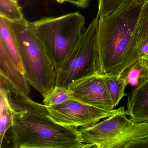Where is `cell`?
Segmentation results:
<instances>
[{
	"label": "cell",
	"instance_id": "6da1fadb",
	"mask_svg": "<svg viewBox=\"0 0 148 148\" xmlns=\"http://www.w3.org/2000/svg\"><path fill=\"white\" fill-rule=\"evenodd\" d=\"M146 0H125L116 11L99 18L97 44L101 75L119 76L140 58L138 21Z\"/></svg>",
	"mask_w": 148,
	"mask_h": 148
},
{
	"label": "cell",
	"instance_id": "7a4b0ae2",
	"mask_svg": "<svg viewBox=\"0 0 148 148\" xmlns=\"http://www.w3.org/2000/svg\"><path fill=\"white\" fill-rule=\"evenodd\" d=\"M14 148H85L79 130L53 120L49 114L16 113L11 126Z\"/></svg>",
	"mask_w": 148,
	"mask_h": 148
},
{
	"label": "cell",
	"instance_id": "3957f363",
	"mask_svg": "<svg viewBox=\"0 0 148 148\" xmlns=\"http://www.w3.org/2000/svg\"><path fill=\"white\" fill-rule=\"evenodd\" d=\"M10 22L19 50L26 78L45 98L56 86L55 66L29 21L25 19L20 22Z\"/></svg>",
	"mask_w": 148,
	"mask_h": 148
},
{
	"label": "cell",
	"instance_id": "277c9868",
	"mask_svg": "<svg viewBox=\"0 0 148 148\" xmlns=\"http://www.w3.org/2000/svg\"><path fill=\"white\" fill-rule=\"evenodd\" d=\"M85 24V17L78 12L30 22L56 71L61 67L75 48Z\"/></svg>",
	"mask_w": 148,
	"mask_h": 148
},
{
	"label": "cell",
	"instance_id": "5b68a950",
	"mask_svg": "<svg viewBox=\"0 0 148 148\" xmlns=\"http://www.w3.org/2000/svg\"><path fill=\"white\" fill-rule=\"evenodd\" d=\"M99 20L97 16L93 19L73 51L56 71V86H68L77 79L101 75L97 44Z\"/></svg>",
	"mask_w": 148,
	"mask_h": 148
},
{
	"label": "cell",
	"instance_id": "8992f818",
	"mask_svg": "<svg viewBox=\"0 0 148 148\" xmlns=\"http://www.w3.org/2000/svg\"><path fill=\"white\" fill-rule=\"evenodd\" d=\"M46 107L49 116L56 123L77 127L93 125L103 119L125 110L124 106L109 110H103L74 99L60 104Z\"/></svg>",
	"mask_w": 148,
	"mask_h": 148
},
{
	"label": "cell",
	"instance_id": "52a82bcc",
	"mask_svg": "<svg viewBox=\"0 0 148 148\" xmlns=\"http://www.w3.org/2000/svg\"><path fill=\"white\" fill-rule=\"evenodd\" d=\"M125 110L119 112L93 125L81 127L79 130L85 145V148H96L122 133L133 123L128 119Z\"/></svg>",
	"mask_w": 148,
	"mask_h": 148
},
{
	"label": "cell",
	"instance_id": "ba28073f",
	"mask_svg": "<svg viewBox=\"0 0 148 148\" xmlns=\"http://www.w3.org/2000/svg\"><path fill=\"white\" fill-rule=\"evenodd\" d=\"M74 99L103 110L114 109L101 75H94L73 81L68 86Z\"/></svg>",
	"mask_w": 148,
	"mask_h": 148
},
{
	"label": "cell",
	"instance_id": "9c48e42d",
	"mask_svg": "<svg viewBox=\"0 0 148 148\" xmlns=\"http://www.w3.org/2000/svg\"><path fill=\"white\" fill-rule=\"evenodd\" d=\"M1 77V88L7 99L9 106L15 114L25 112L49 114L44 104L32 100L28 95L15 87L2 75Z\"/></svg>",
	"mask_w": 148,
	"mask_h": 148
},
{
	"label": "cell",
	"instance_id": "30bf717a",
	"mask_svg": "<svg viewBox=\"0 0 148 148\" xmlns=\"http://www.w3.org/2000/svg\"><path fill=\"white\" fill-rule=\"evenodd\" d=\"M125 112L134 123L148 121V79L128 95Z\"/></svg>",
	"mask_w": 148,
	"mask_h": 148
},
{
	"label": "cell",
	"instance_id": "8fae6325",
	"mask_svg": "<svg viewBox=\"0 0 148 148\" xmlns=\"http://www.w3.org/2000/svg\"><path fill=\"white\" fill-rule=\"evenodd\" d=\"M0 75L22 92L29 96L30 84L17 67L3 42L0 40Z\"/></svg>",
	"mask_w": 148,
	"mask_h": 148
},
{
	"label": "cell",
	"instance_id": "7c38bea8",
	"mask_svg": "<svg viewBox=\"0 0 148 148\" xmlns=\"http://www.w3.org/2000/svg\"><path fill=\"white\" fill-rule=\"evenodd\" d=\"M148 137V121L134 123L115 138L97 145L96 148H127L128 145Z\"/></svg>",
	"mask_w": 148,
	"mask_h": 148
},
{
	"label": "cell",
	"instance_id": "4fadbf2b",
	"mask_svg": "<svg viewBox=\"0 0 148 148\" xmlns=\"http://www.w3.org/2000/svg\"><path fill=\"white\" fill-rule=\"evenodd\" d=\"M0 40L5 47L9 55L20 71L25 74V71L19 50L10 26V21L0 17Z\"/></svg>",
	"mask_w": 148,
	"mask_h": 148
},
{
	"label": "cell",
	"instance_id": "5bb4252c",
	"mask_svg": "<svg viewBox=\"0 0 148 148\" xmlns=\"http://www.w3.org/2000/svg\"><path fill=\"white\" fill-rule=\"evenodd\" d=\"M120 75L126 79L130 86L137 87L148 79V61L140 58Z\"/></svg>",
	"mask_w": 148,
	"mask_h": 148
},
{
	"label": "cell",
	"instance_id": "9a60e30c",
	"mask_svg": "<svg viewBox=\"0 0 148 148\" xmlns=\"http://www.w3.org/2000/svg\"><path fill=\"white\" fill-rule=\"evenodd\" d=\"M137 50L140 58L148 61V0L143 6L138 21Z\"/></svg>",
	"mask_w": 148,
	"mask_h": 148
},
{
	"label": "cell",
	"instance_id": "2e32d148",
	"mask_svg": "<svg viewBox=\"0 0 148 148\" xmlns=\"http://www.w3.org/2000/svg\"><path fill=\"white\" fill-rule=\"evenodd\" d=\"M102 76L110 97L115 107L118 105L123 97L128 95L125 92V87L128 85L127 80L121 75Z\"/></svg>",
	"mask_w": 148,
	"mask_h": 148
},
{
	"label": "cell",
	"instance_id": "e0dca14e",
	"mask_svg": "<svg viewBox=\"0 0 148 148\" xmlns=\"http://www.w3.org/2000/svg\"><path fill=\"white\" fill-rule=\"evenodd\" d=\"M1 95V113H0V147L2 143L7 131L12 125L15 113L9 106L5 95L2 90H0Z\"/></svg>",
	"mask_w": 148,
	"mask_h": 148
},
{
	"label": "cell",
	"instance_id": "ac0fdd59",
	"mask_svg": "<svg viewBox=\"0 0 148 148\" xmlns=\"http://www.w3.org/2000/svg\"><path fill=\"white\" fill-rule=\"evenodd\" d=\"M0 17L12 22H20L25 19L18 0H0Z\"/></svg>",
	"mask_w": 148,
	"mask_h": 148
},
{
	"label": "cell",
	"instance_id": "d6986e66",
	"mask_svg": "<svg viewBox=\"0 0 148 148\" xmlns=\"http://www.w3.org/2000/svg\"><path fill=\"white\" fill-rule=\"evenodd\" d=\"M73 99L68 86H56L53 90L44 99L43 104L46 106H52Z\"/></svg>",
	"mask_w": 148,
	"mask_h": 148
},
{
	"label": "cell",
	"instance_id": "ffe728a7",
	"mask_svg": "<svg viewBox=\"0 0 148 148\" xmlns=\"http://www.w3.org/2000/svg\"><path fill=\"white\" fill-rule=\"evenodd\" d=\"M125 0H98V11L97 16L103 18L116 11Z\"/></svg>",
	"mask_w": 148,
	"mask_h": 148
},
{
	"label": "cell",
	"instance_id": "44dd1931",
	"mask_svg": "<svg viewBox=\"0 0 148 148\" xmlns=\"http://www.w3.org/2000/svg\"><path fill=\"white\" fill-rule=\"evenodd\" d=\"M148 148V137L132 143L127 147V148Z\"/></svg>",
	"mask_w": 148,
	"mask_h": 148
},
{
	"label": "cell",
	"instance_id": "7402d4cb",
	"mask_svg": "<svg viewBox=\"0 0 148 148\" xmlns=\"http://www.w3.org/2000/svg\"><path fill=\"white\" fill-rule=\"evenodd\" d=\"M65 1L71 3L82 8H87L89 5V0H65Z\"/></svg>",
	"mask_w": 148,
	"mask_h": 148
},
{
	"label": "cell",
	"instance_id": "603a6c76",
	"mask_svg": "<svg viewBox=\"0 0 148 148\" xmlns=\"http://www.w3.org/2000/svg\"><path fill=\"white\" fill-rule=\"evenodd\" d=\"M58 3H60V4H62V3H64L65 1V0H56Z\"/></svg>",
	"mask_w": 148,
	"mask_h": 148
}]
</instances>
